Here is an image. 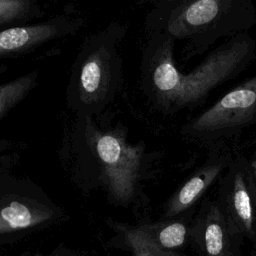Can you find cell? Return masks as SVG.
<instances>
[{
	"label": "cell",
	"instance_id": "13",
	"mask_svg": "<svg viewBox=\"0 0 256 256\" xmlns=\"http://www.w3.org/2000/svg\"><path fill=\"white\" fill-rule=\"evenodd\" d=\"M38 76L39 72L34 70L0 84V120L36 87ZM2 148L4 143L0 142V150Z\"/></svg>",
	"mask_w": 256,
	"mask_h": 256
},
{
	"label": "cell",
	"instance_id": "16",
	"mask_svg": "<svg viewBox=\"0 0 256 256\" xmlns=\"http://www.w3.org/2000/svg\"><path fill=\"white\" fill-rule=\"evenodd\" d=\"M248 164H249V169L253 178L254 182V187H255V192H256V145L249 157H247Z\"/></svg>",
	"mask_w": 256,
	"mask_h": 256
},
{
	"label": "cell",
	"instance_id": "2",
	"mask_svg": "<svg viewBox=\"0 0 256 256\" xmlns=\"http://www.w3.org/2000/svg\"><path fill=\"white\" fill-rule=\"evenodd\" d=\"M256 25L251 0H165L147 18L148 31L185 41L181 57L187 61L204 54L220 39L248 33Z\"/></svg>",
	"mask_w": 256,
	"mask_h": 256
},
{
	"label": "cell",
	"instance_id": "3",
	"mask_svg": "<svg viewBox=\"0 0 256 256\" xmlns=\"http://www.w3.org/2000/svg\"><path fill=\"white\" fill-rule=\"evenodd\" d=\"M125 34L123 24L111 23L81 44L66 88L67 106L78 118L99 120L122 88L119 47Z\"/></svg>",
	"mask_w": 256,
	"mask_h": 256
},
{
	"label": "cell",
	"instance_id": "10",
	"mask_svg": "<svg viewBox=\"0 0 256 256\" xmlns=\"http://www.w3.org/2000/svg\"><path fill=\"white\" fill-rule=\"evenodd\" d=\"M190 241L199 256H238L241 240L232 232L217 198L205 197L190 223Z\"/></svg>",
	"mask_w": 256,
	"mask_h": 256
},
{
	"label": "cell",
	"instance_id": "6",
	"mask_svg": "<svg viewBox=\"0 0 256 256\" xmlns=\"http://www.w3.org/2000/svg\"><path fill=\"white\" fill-rule=\"evenodd\" d=\"M256 124V74L245 79L180 130L184 139L208 149L228 146Z\"/></svg>",
	"mask_w": 256,
	"mask_h": 256
},
{
	"label": "cell",
	"instance_id": "11",
	"mask_svg": "<svg viewBox=\"0 0 256 256\" xmlns=\"http://www.w3.org/2000/svg\"><path fill=\"white\" fill-rule=\"evenodd\" d=\"M106 222L115 233L109 245L126 250L130 252L131 256H183L177 251L158 247L142 232L137 224L131 225L111 218L106 219Z\"/></svg>",
	"mask_w": 256,
	"mask_h": 256
},
{
	"label": "cell",
	"instance_id": "12",
	"mask_svg": "<svg viewBox=\"0 0 256 256\" xmlns=\"http://www.w3.org/2000/svg\"><path fill=\"white\" fill-rule=\"evenodd\" d=\"M137 226L152 242L165 250L176 251L184 247L190 240L188 217L140 222Z\"/></svg>",
	"mask_w": 256,
	"mask_h": 256
},
{
	"label": "cell",
	"instance_id": "14",
	"mask_svg": "<svg viewBox=\"0 0 256 256\" xmlns=\"http://www.w3.org/2000/svg\"><path fill=\"white\" fill-rule=\"evenodd\" d=\"M45 11L33 0H0V30L31 23Z\"/></svg>",
	"mask_w": 256,
	"mask_h": 256
},
{
	"label": "cell",
	"instance_id": "7",
	"mask_svg": "<svg viewBox=\"0 0 256 256\" xmlns=\"http://www.w3.org/2000/svg\"><path fill=\"white\" fill-rule=\"evenodd\" d=\"M217 200L232 232L240 239L256 241V192L247 157L234 153L218 182Z\"/></svg>",
	"mask_w": 256,
	"mask_h": 256
},
{
	"label": "cell",
	"instance_id": "5",
	"mask_svg": "<svg viewBox=\"0 0 256 256\" xmlns=\"http://www.w3.org/2000/svg\"><path fill=\"white\" fill-rule=\"evenodd\" d=\"M67 217L65 210L30 179L0 171V248Z\"/></svg>",
	"mask_w": 256,
	"mask_h": 256
},
{
	"label": "cell",
	"instance_id": "9",
	"mask_svg": "<svg viewBox=\"0 0 256 256\" xmlns=\"http://www.w3.org/2000/svg\"><path fill=\"white\" fill-rule=\"evenodd\" d=\"M83 19L59 15L54 18L0 30V59L29 54L41 46L76 33Z\"/></svg>",
	"mask_w": 256,
	"mask_h": 256
},
{
	"label": "cell",
	"instance_id": "4",
	"mask_svg": "<svg viewBox=\"0 0 256 256\" xmlns=\"http://www.w3.org/2000/svg\"><path fill=\"white\" fill-rule=\"evenodd\" d=\"M81 148L85 160L92 163L93 175L106 192L108 201L117 206H129L140 195L148 179L150 160L146 145L127 142L125 128L100 127L95 119L78 118Z\"/></svg>",
	"mask_w": 256,
	"mask_h": 256
},
{
	"label": "cell",
	"instance_id": "8",
	"mask_svg": "<svg viewBox=\"0 0 256 256\" xmlns=\"http://www.w3.org/2000/svg\"><path fill=\"white\" fill-rule=\"evenodd\" d=\"M234 156L231 148L217 147L208 149L207 157L189 177H187L170 195L163 205L161 219L188 217V214L200 203L205 194L226 172Z\"/></svg>",
	"mask_w": 256,
	"mask_h": 256
},
{
	"label": "cell",
	"instance_id": "1",
	"mask_svg": "<svg viewBox=\"0 0 256 256\" xmlns=\"http://www.w3.org/2000/svg\"><path fill=\"white\" fill-rule=\"evenodd\" d=\"M175 43L163 33L148 31L140 63L141 89L150 105L166 115L199 107L256 60V40L243 33L221 43L193 70L183 73L174 61Z\"/></svg>",
	"mask_w": 256,
	"mask_h": 256
},
{
	"label": "cell",
	"instance_id": "18",
	"mask_svg": "<svg viewBox=\"0 0 256 256\" xmlns=\"http://www.w3.org/2000/svg\"><path fill=\"white\" fill-rule=\"evenodd\" d=\"M0 256H1V248H0Z\"/></svg>",
	"mask_w": 256,
	"mask_h": 256
},
{
	"label": "cell",
	"instance_id": "15",
	"mask_svg": "<svg viewBox=\"0 0 256 256\" xmlns=\"http://www.w3.org/2000/svg\"><path fill=\"white\" fill-rule=\"evenodd\" d=\"M31 256H87L84 253L78 252L76 250H73L71 248H67L63 245L58 246L57 248H55L53 251L47 253V254H43V253H35Z\"/></svg>",
	"mask_w": 256,
	"mask_h": 256
},
{
	"label": "cell",
	"instance_id": "17",
	"mask_svg": "<svg viewBox=\"0 0 256 256\" xmlns=\"http://www.w3.org/2000/svg\"><path fill=\"white\" fill-rule=\"evenodd\" d=\"M7 68H8L7 65H0V75L3 74V73H5V71L7 70Z\"/></svg>",
	"mask_w": 256,
	"mask_h": 256
}]
</instances>
